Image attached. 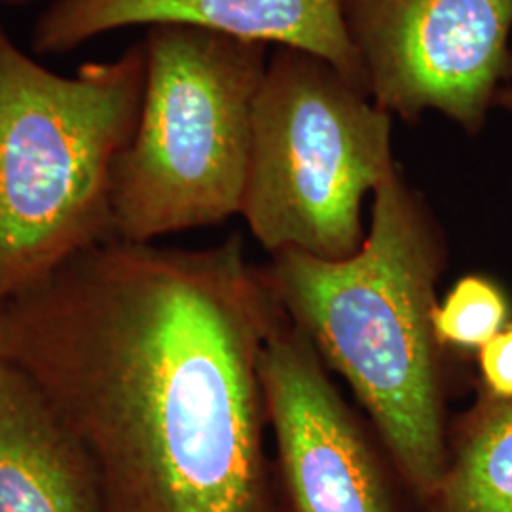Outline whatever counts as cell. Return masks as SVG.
<instances>
[{"label":"cell","mask_w":512,"mask_h":512,"mask_svg":"<svg viewBox=\"0 0 512 512\" xmlns=\"http://www.w3.org/2000/svg\"><path fill=\"white\" fill-rule=\"evenodd\" d=\"M35 2L37 0H0V4L8 6V8H25V6H31Z\"/></svg>","instance_id":"5bb4252c"},{"label":"cell","mask_w":512,"mask_h":512,"mask_svg":"<svg viewBox=\"0 0 512 512\" xmlns=\"http://www.w3.org/2000/svg\"><path fill=\"white\" fill-rule=\"evenodd\" d=\"M186 25L323 57L368 93L340 0H52L31 31L38 55L67 54L128 27ZM370 95V93H368Z\"/></svg>","instance_id":"ba28073f"},{"label":"cell","mask_w":512,"mask_h":512,"mask_svg":"<svg viewBox=\"0 0 512 512\" xmlns=\"http://www.w3.org/2000/svg\"><path fill=\"white\" fill-rule=\"evenodd\" d=\"M393 116L319 55L275 46L256 95L241 217L270 253L325 260L365 241L363 202L397 164Z\"/></svg>","instance_id":"5b68a950"},{"label":"cell","mask_w":512,"mask_h":512,"mask_svg":"<svg viewBox=\"0 0 512 512\" xmlns=\"http://www.w3.org/2000/svg\"><path fill=\"white\" fill-rule=\"evenodd\" d=\"M420 512H512V399L478 391L448 427V458Z\"/></svg>","instance_id":"30bf717a"},{"label":"cell","mask_w":512,"mask_h":512,"mask_svg":"<svg viewBox=\"0 0 512 512\" xmlns=\"http://www.w3.org/2000/svg\"><path fill=\"white\" fill-rule=\"evenodd\" d=\"M283 319L238 234L112 238L0 302V357L86 448L105 512H274L260 361Z\"/></svg>","instance_id":"6da1fadb"},{"label":"cell","mask_w":512,"mask_h":512,"mask_svg":"<svg viewBox=\"0 0 512 512\" xmlns=\"http://www.w3.org/2000/svg\"><path fill=\"white\" fill-rule=\"evenodd\" d=\"M268 427L291 512H401L378 446L285 317L260 361Z\"/></svg>","instance_id":"52a82bcc"},{"label":"cell","mask_w":512,"mask_h":512,"mask_svg":"<svg viewBox=\"0 0 512 512\" xmlns=\"http://www.w3.org/2000/svg\"><path fill=\"white\" fill-rule=\"evenodd\" d=\"M478 391L512 399V323L476 353Z\"/></svg>","instance_id":"7c38bea8"},{"label":"cell","mask_w":512,"mask_h":512,"mask_svg":"<svg viewBox=\"0 0 512 512\" xmlns=\"http://www.w3.org/2000/svg\"><path fill=\"white\" fill-rule=\"evenodd\" d=\"M145 82L143 40L63 76L0 25V302L116 238L112 171L137 128Z\"/></svg>","instance_id":"3957f363"},{"label":"cell","mask_w":512,"mask_h":512,"mask_svg":"<svg viewBox=\"0 0 512 512\" xmlns=\"http://www.w3.org/2000/svg\"><path fill=\"white\" fill-rule=\"evenodd\" d=\"M378 107L404 122L429 110L469 135L512 74V0H340Z\"/></svg>","instance_id":"8992f818"},{"label":"cell","mask_w":512,"mask_h":512,"mask_svg":"<svg viewBox=\"0 0 512 512\" xmlns=\"http://www.w3.org/2000/svg\"><path fill=\"white\" fill-rule=\"evenodd\" d=\"M448 249L439 220L395 164L372 194L355 255H272L264 277L289 323L365 406L404 488L421 505L448 458L444 349L433 332Z\"/></svg>","instance_id":"7a4b0ae2"},{"label":"cell","mask_w":512,"mask_h":512,"mask_svg":"<svg viewBox=\"0 0 512 512\" xmlns=\"http://www.w3.org/2000/svg\"><path fill=\"white\" fill-rule=\"evenodd\" d=\"M495 105H499V107L509 110L512 114V74L511 78L503 84V88H501L499 93H497V101H495Z\"/></svg>","instance_id":"4fadbf2b"},{"label":"cell","mask_w":512,"mask_h":512,"mask_svg":"<svg viewBox=\"0 0 512 512\" xmlns=\"http://www.w3.org/2000/svg\"><path fill=\"white\" fill-rule=\"evenodd\" d=\"M143 44V105L112 171V222L116 238L152 243L241 213L270 46L186 25L147 27Z\"/></svg>","instance_id":"277c9868"},{"label":"cell","mask_w":512,"mask_h":512,"mask_svg":"<svg viewBox=\"0 0 512 512\" xmlns=\"http://www.w3.org/2000/svg\"><path fill=\"white\" fill-rule=\"evenodd\" d=\"M0 512H105L90 454L37 385L2 357Z\"/></svg>","instance_id":"9c48e42d"},{"label":"cell","mask_w":512,"mask_h":512,"mask_svg":"<svg viewBox=\"0 0 512 512\" xmlns=\"http://www.w3.org/2000/svg\"><path fill=\"white\" fill-rule=\"evenodd\" d=\"M511 323V298L488 275L461 277L433 311V332L440 348L459 355H476Z\"/></svg>","instance_id":"8fae6325"}]
</instances>
